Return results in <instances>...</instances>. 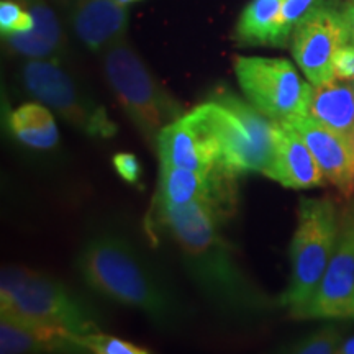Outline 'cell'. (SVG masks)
Listing matches in <instances>:
<instances>
[{
  "label": "cell",
  "instance_id": "1",
  "mask_svg": "<svg viewBox=\"0 0 354 354\" xmlns=\"http://www.w3.org/2000/svg\"><path fill=\"white\" fill-rule=\"evenodd\" d=\"M158 216L179 245L185 264L203 294L220 307L236 313L258 312L268 305L264 295L234 261L218 230L223 215L214 207L158 202Z\"/></svg>",
  "mask_w": 354,
  "mask_h": 354
},
{
  "label": "cell",
  "instance_id": "2",
  "mask_svg": "<svg viewBox=\"0 0 354 354\" xmlns=\"http://www.w3.org/2000/svg\"><path fill=\"white\" fill-rule=\"evenodd\" d=\"M79 271L88 287L113 302L167 323L174 305L148 264L127 240L102 234L88 241L79 256Z\"/></svg>",
  "mask_w": 354,
  "mask_h": 354
},
{
  "label": "cell",
  "instance_id": "3",
  "mask_svg": "<svg viewBox=\"0 0 354 354\" xmlns=\"http://www.w3.org/2000/svg\"><path fill=\"white\" fill-rule=\"evenodd\" d=\"M189 113L215 141L221 169L233 176L256 171L264 174L271 166L276 122L250 102L220 88Z\"/></svg>",
  "mask_w": 354,
  "mask_h": 354
},
{
  "label": "cell",
  "instance_id": "4",
  "mask_svg": "<svg viewBox=\"0 0 354 354\" xmlns=\"http://www.w3.org/2000/svg\"><path fill=\"white\" fill-rule=\"evenodd\" d=\"M339 215L342 210L331 197L300 198L290 241V279L281 297V305L295 320L315 295L335 253Z\"/></svg>",
  "mask_w": 354,
  "mask_h": 354
},
{
  "label": "cell",
  "instance_id": "5",
  "mask_svg": "<svg viewBox=\"0 0 354 354\" xmlns=\"http://www.w3.org/2000/svg\"><path fill=\"white\" fill-rule=\"evenodd\" d=\"M0 313L64 339L69 333L97 330L95 323L59 282L24 266L2 269Z\"/></svg>",
  "mask_w": 354,
  "mask_h": 354
},
{
  "label": "cell",
  "instance_id": "6",
  "mask_svg": "<svg viewBox=\"0 0 354 354\" xmlns=\"http://www.w3.org/2000/svg\"><path fill=\"white\" fill-rule=\"evenodd\" d=\"M102 71L130 122L148 143L156 145L159 131L179 117L177 102L125 38L102 51Z\"/></svg>",
  "mask_w": 354,
  "mask_h": 354
},
{
  "label": "cell",
  "instance_id": "7",
  "mask_svg": "<svg viewBox=\"0 0 354 354\" xmlns=\"http://www.w3.org/2000/svg\"><path fill=\"white\" fill-rule=\"evenodd\" d=\"M20 79L25 91L59 115L88 138L109 140L118 127L107 110L86 95L74 77L57 59H28L21 64Z\"/></svg>",
  "mask_w": 354,
  "mask_h": 354
},
{
  "label": "cell",
  "instance_id": "8",
  "mask_svg": "<svg viewBox=\"0 0 354 354\" xmlns=\"http://www.w3.org/2000/svg\"><path fill=\"white\" fill-rule=\"evenodd\" d=\"M233 69L248 102L271 120L287 122L307 115L313 84L305 82L290 61L234 56Z\"/></svg>",
  "mask_w": 354,
  "mask_h": 354
},
{
  "label": "cell",
  "instance_id": "9",
  "mask_svg": "<svg viewBox=\"0 0 354 354\" xmlns=\"http://www.w3.org/2000/svg\"><path fill=\"white\" fill-rule=\"evenodd\" d=\"M351 41L343 7L317 2L292 32L290 51L300 71L320 86L335 81L333 59L336 51Z\"/></svg>",
  "mask_w": 354,
  "mask_h": 354
},
{
  "label": "cell",
  "instance_id": "10",
  "mask_svg": "<svg viewBox=\"0 0 354 354\" xmlns=\"http://www.w3.org/2000/svg\"><path fill=\"white\" fill-rule=\"evenodd\" d=\"M299 320H354V198L339 215L336 250L320 286Z\"/></svg>",
  "mask_w": 354,
  "mask_h": 354
},
{
  "label": "cell",
  "instance_id": "11",
  "mask_svg": "<svg viewBox=\"0 0 354 354\" xmlns=\"http://www.w3.org/2000/svg\"><path fill=\"white\" fill-rule=\"evenodd\" d=\"M234 179L225 169L209 174L174 166H161L158 185V202L171 205L203 203L227 216L234 205Z\"/></svg>",
  "mask_w": 354,
  "mask_h": 354
},
{
  "label": "cell",
  "instance_id": "12",
  "mask_svg": "<svg viewBox=\"0 0 354 354\" xmlns=\"http://www.w3.org/2000/svg\"><path fill=\"white\" fill-rule=\"evenodd\" d=\"M154 148L158 149L161 166L184 167L203 174L220 167L215 141L190 113L167 123L159 131Z\"/></svg>",
  "mask_w": 354,
  "mask_h": 354
},
{
  "label": "cell",
  "instance_id": "13",
  "mask_svg": "<svg viewBox=\"0 0 354 354\" xmlns=\"http://www.w3.org/2000/svg\"><path fill=\"white\" fill-rule=\"evenodd\" d=\"M286 123L297 130L315 156L326 183L335 185L343 197L354 194V148L353 140L310 118L295 117Z\"/></svg>",
  "mask_w": 354,
  "mask_h": 354
},
{
  "label": "cell",
  "instance_id": "14",
  "mask_svg": "<svg viewBox=\"0 0 354 354\" xmlns=\"http://www.w3.org/2000/svg\"><path fill=\"white\" fill-rule=\"evenodd\" d=\"M264 176L286 189H315L326 184L308 145L289 123L276 122L274 131V156Z\"/></svg>",
  "mask_w": 354,
  "mask_h": 354
},
{
  "label": "cell",
  "instance_id": "15",
  "mask_svg": "<svg viewBox=\"0 0 354 354\" xmlns=\"http://www.w3.org/2000/svg\"><path fill=\"white\" fill-rule=\"evenodd\" d=\"M73 28L81 43L91 51H105L125 38L128 10L118 0H76Z\"/></svg>",
  "mask_w": 354,
  "mask_h": 354
},
{
  "label": "cell",
  "instance_id": "16",
  "mask_svg": "<svg viewBox=\"0 0 354 354\" xmlns=\"http://www.w3.org/2000/svg\"><path fill=\"white\" fill-rule=\"evenodd\" d=\"M33 17L30 32L12 33L3 37L8 51L26 59H57L64 55L66 35L56 13L44 0H20Z\"/></svg>",
  "mask_w": 354,
  "mask_h": 354
},
{
  "label": "cell",
  "instance_id": "17",
  "mask_svg": "<svg viewBox=\"0 0 354 354\" xmlns=\"http://www.w3.org/2000/svg\"><path fill=\"white\" fill-rule=\"evenodd\" d=\"M310 118L336 133L353 138L354 135V87L353 82L335 81L313 86L308 102Z\"/></svg>",
  "mask_w": 354,
  "mask_h": 354
},
{
  "label": "cell",
  "instance_id": "18",
  "mask_svg": "<svg viewBox=\"0 0 354 354\" xmlns=\"http://www.w3.org/2000/svg\"><path fill=\"white\" fill-rule=\"evenodd\" d=\"M8 127L21 145L32 149L46 151L55 148L59 141V131L51 109L37 102H28L13 110L8 115Z\"/></svg>",
  "mask_w": 354,
  "mask_h": 354
},
{
  "label": "cell",
  "instance_id": "19",
  "mask_svg": "<svg viewBox=\"0 0 354 354\" xmlns=\"http://www.w3.org/2000/svg\"><path fill=\"white\" fill-rule=\"evenodd\" d=\"M282 0H251L241 12L234 38L250 46H276V21Z\"/></svg>",
  "mask_w": 354,
  "mask_h": 354
},
{
  "label": "cell",
  "instance_id": "20",
  "mask_svg": "<svg viewBox=\"0 0 354 354\" xmlns=\"http://www.w3.org/2000/svg\"><path fill=\"white\" fill-rule=\"evenodd\" d=\"M64 348L74 346L61 336L46 333L8 317L0 318V353L2 354L51 353L61 351Z\"/></svg>",
  "mask_w": 354,
  "mask_h": 354
},
{
  "label": "cell",
  "instance_id": "21",
  "mask_svg": "<svg viewBox=\"0 0 354 354\" xmlns=\"http://www.w3.org/2000/svg\"><path fill=\"white\" fill-rule=\"evenodd\" d=\"M69 343L74 348H82L95 354H148V349L127 342L118 336L88 331V333H69Z\"/></svg>",
  "mask_w": 354,
  "mask_h": 354
},
{
  "label": "cell",
  "instance_id": "22",
  "mask_svg": "<svg viewBox=\"0 0 354 354\" xmlns=\"http://www.w3.org/2000/svg\"><path fill=\"white\" fill-rule=\"evenodd\" d=\"M317 2L320 0H282L276 21V48H284L289 43L295 25L307 15Z\"/></svg>",
  "mask_w": 354,
  "mask_h": 354
},
{
  "label": "cell",
  "instance_id": "23",
  "mask_svg": "<svg viewBox=\"0 0 354 354\" xmlns=\"http://www.w3.org/2000/svg\"><path fill=\"white\" fill-rule=\"evenodd\" d=\"M343 342L342 333L335 326H325L295 342L289 351L299 354H333L339 351Z\"/></svg>",
  "mask_w": 354,
  "mask_h": 354
},
{
  "label": "cell",
  "instance_id": "24",
  "mask_svg": "<svg viewBox=\"0 0 354 354\" xmlns=\"http://www.w3.org/2000/svg\"><path fill=\"white\" fill-rule=\"evenodd\" d=\"M33 25L35 21L32 13L20 0H2L0 2V32H2V37L12 33L30 32Z\"/></svg>",
  "mask_w": 354,
  "mask_h": 354
},
{
  "label": "cell",
  "instance_id": "25",
  "mask_svg": "<svg viewBox=\"0 0 354 354\" xmlns=\"http://www.w3.org/2000/svg\"><path fill=\"white\" fill-rule=\"evenodd\" d=\"M335 79L344 82H354V43H346L336 51L333 59Z\"/></svg>",
  "mask_w": 354,
  "mask_h": 354
},
{
  "label": "cell",
  "instance_id": "26",
  "mask_svg": "<svg viewBox=\"0 0 354 354\" xmlns=\"http://www.w3.org/2000/svg\"><path fill=\"white\" fill-rule=\"evenodd\" d=\"M113 166L118 176L128 184H138L141 179V165L131 153H118L113 156Z\"/></svg>",
  "mask_w": 354,
  "mask_h": 354
},
{
  "label": "cell",
  "instance_id": "27",
  "mask_svg": "<svg viewBox=\"0 0 354 354\" xmlns=\"http://www.w3.org/2000/svg\"><path fill=\"white\" fill-rule=\"evenodd\" d=\"M343 13L346 17L348 28H349V38H351V43H354V0H348L343 6Z\"/></svg>",
  "mask_w": 354,
  "mask_h": 354
},
{
  "label": "cell",
  "instance_id": "28",
  "mask_svg": "<svg viewBox=\"0 0 354 354\" xmlns=\"http://www.w3.org/2000/svg\"><path fill=\"white\" fill-rule=\"evenodd\" d=\"M338 353L339 354H354V335L351 336V338L344 339Z\"/></svg>",
  "mask_w": 354,
  "mask_h": 354
},
{
  "label": "cell",
  "instance_id": "29",
  "mask_svg": "<svg viewBox=\"0 0 354 354\" xmlns=\"http://www.w3.org/2000/svg\"><path fill=\"white\" fill-rule=\"evenodd\" d=\"M118 2H120V3H125V6H128V3L136 2V0H118Z\"/></svg>",
  "mask_w": 354,
  "mask_h": 354
},
{
  "label": "cell",
  "instance_id": "30",
  "mask_svg": "<svg viewBox=\"0 0 354 354\" xmlns=\"http://www.w3.org/2000/svg\"><path fill=\"white\" fill-rule=\"evenodd\" d=\"M351 140H353V148H354V135H353V138H351Z\"/></svg>",
  "mask_w": 354,
  "mask_h": 354
},
{
  "label": "cell",
  "instance_id": "31",
  "mask_svg": "<svg viewBox=\"0 0 354 354\" xmlns=\"http://www.w3.org/2000/svg\"><path fill=\"white\" fill-rule=\"evenodd\" d=\"M353 87H354V82H353Z\"/></svg>",
  "mask_w": 354,
  "mask_h": 354
}]
</instances>
